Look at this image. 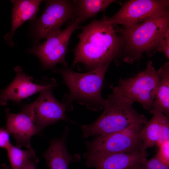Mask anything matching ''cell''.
Wrapping results in <instances>:
<instances>
[{"label": "cell", "mask_w": 169, "mask_h": 169, "mask_svg": "<svg viewBox=\"0 0 169 169\" xmlns=\"http://www.w3.org/2000/svg\"><path fill=\"white\" fill-rule=\"evenodd\" d=\"M160 79L154 100L149 112L151 114L159 112L169 118V63H165L158 70Z\"/></svg>", "instance_id": "cell-17"}, {"label": "cell", "mask_w": 169, "mask_h": 169, "mask_svg": "<svg viewBox=\"0 0 169 169\" xmlns=\"http://www.w3.org/2000/svg\"><path fill=\"white\" fill-rule=\"evenodd\" d=\"M107 64L84 73L75 72L67 68L54 69L60 74L69 90L64 101L70 110L73 102L85 105L92 111L103 109L106 100L101 96L104 77L109 65Z\"/></svg>", "instance_id": "cell-2"}, {"label": "cell", "mask_w": 169, "mask_h": 169, "mask_svg": "<svg viewBox=\"0 0 169 169\" xmlns=\"http://www.w3.org/2000/svg\"><path fill=\"white\" fill-rule=\"evenodd\" d=\"M6 113V129L13 137L17 146L30 148L31 138L39 132L26 105L18 113H11L7 109Z\"/></svg>", "instance_id": "cell-13"}, {"label": "cell", "mask_w": 169, "mask_h": 169, "mask_svg": "<svg viewBox=\"0 0 169 169\" xmlns=\"http://www.w3.org/2000/svg\"><path fill=\"white\" fill-rule=\"evenodd\" d=\"M167 0H131L126 2L114 15L104 17L107 23L126 27L141 22L157 13L168 8Z\"/></svg>", "instance_id": "cell-10"}, {"label": "cell", "mask_w": 169, "mask_h": 169, "mask_svg": "<svg viewBox=\"0 0 169 169\" xmlns=\"http://www.w3.org/2000/svg\"><path fill=\"white\" fill-rule=\"evenodd\" d=\"M168 8L133 25L116 28V31L122 34L125 46L123 60L127 63L138 61L142 54L155 50L157 42L164 32L169 28Z\"/></svg>", "instance_id": "cell-3"}, {"label": "cell", "mask_w": 169, "mask_h": 169, "mask_svg": "<svg viewBox=\"0 0 169 169\" xmlns=\"http://www.w3.org/2000/svg\"><path fill=\"white\" fill-rule=\"evenodd\" d=\"M152 114V117L144 124L140 132L143 151L169 140V118L160 112Z\"/></svg>", "instance_id": "cell-14"}, {"label": "cell", "mask_w": 169, "mask_h": 169, "mask_svg": "<svg viewBox=\"0 0 169 169\" xmlns=\"http://www.w3.org/2000/svg\"><path fill=\"white\" fill-rule=\"evenodd\" d=\"M160 73L149 60L145 69L133 77L120 79L113 91L132 102L141 104L149 111L154 100L160 79Z\"/></svg>", "instance_id": "cell-5"}, {"label": "cell", "mask_w": 169, "mask_h": 169, "mask_svg": "<svg viewBox=\"0 0 169 169\" xmlns=\"http://www.w3.org/2000/svg\"><path fill=\"white\" fill-rule=\"evenodd\" d=\"M146 151L115 153L86 152V165L96 169H138L146 159Z\"/></svg>", "instance_id": "cell-11"}, {"label": "cell", "mask_w": 169, "mask_h": 169, "mask_svg": "<svg viewBox=\"0 0 169 169\" xmlns=\"http://www.w3.org/2000/svg\"><path fill=\"white\" fill-rule=\"evenodd\" d=\"M75 5V17L74 19L80 23L95 17L99 12L104 11L114 0H73Z\"/></svg>", "instance_id": "cell-18"}, {"label": "cell", "mask_w": 169, "mask_h": 169, "mask_svg": "<svg viewBox=\"0 0 169 169\" xmlns=\"http://www.w3.org/2000/svg\"><path fill=\"white\" fill-rule=\"evenodd\" d=\"M169 140L163 142L157 146L158 150L155 155L163 163L169 166Z\"/></svg>", "instance_id": "cell-22"}, {"label": "cell", "mask_w": 169, "mask_h": 169, "mask_svg": "<svg viewBox=\"0 0 169 169\" xmlns=\"http://www.w3.org/2000/svg\"><path fill=\"white\" fill-rule=\"evenodd\" d=\"M156 51L163 53L169 59V28L162 33L159 39L155 48Z\"/></svg>", "instance_id": "cell-20"}, {"label": "cell", "mask_w": 169, "mask_h": 169, "mask_svg": "<svg viewBox=\"0 0 169 169\" xmlns=\"http://www.w3.org/2000/svg\"><path fill=\"white\" fill-rule=\"evenodd\" d=\"M11 169H23L28 161L36 157L34 149L24 150L12 144L6 149Z\"/></svg>", "instance_id": "cell-19"}, {"label": "cell", "mask_w": 169, "mask_h": 169, "mask_svg": "<svg viewBox=\"0 0 169 169\" xmlns=\"http://www.w3.org/2000/svg\"><path fill=\"white\" fill-rule=\"evenodd\" d=\"M16 76L8 86L2 90L0 94V103L5 106L9 100L17 103L30 96L48 89H53L57 84L54 81L47 84H37L33 82V79L24 73L17 66L14 68Z\"/></svg>", "instance_id": "cell-12"}, {"label": "cell", "mask_w": 169, "mask_h": 169, "mask_svg": "<svg viewBox=\"0 0 169 169\" xmlns=\"http://www.w3.org/2000/svg\"><path fill=\"white\" fill-rule=\"evenodd\" d=\"M143 125L134 124L122 131L94 137L86 142V152L115 153L143 151L140 136Z\"/></svg>", "instance_id": "cell-6"}, {"label": "cell", "mask_w": 169, "mask_h": 169, "mask_svg": "<svg viewBox=\"0 0 169 169\" xmlns=\"http://www.w3.org/2000/svg\"><path fill=\"white\" fill-rule=\"evenodd\" d=\"M41 0H13L11 31L4 36L6 40L11 42L16 30L25 21L33 19L39 9Z\"/></svg>", "instance_id": "cell-16"}, {"label": "cell", "mask_w": 169, "mask_h": 169, "mask_svg": "<svg viewBox=\"0 0 169 169\" xmlns=\"http://www.w3.org/2000/svg\"><path fill=\"white\" fill-rule=\"evenodd\" d=\"M10 135L6 128H0V148L7 149L10 145Z\"/></svg>", "instance_id": "cell-23"}, {"label": "cell", "mask_w": 169, "mask_h": 169, "mask_svg": "<svg viewBox=\"0 0 169 169\" xmlns=\"http://www.w3.org/2000/svg\"><path fill=\"white\" fill-rule=\"evenodd\" d=\"M46 2L44 9L34 27L35 34L39 39H46L59 32L64 23L75 17L73 0H50Z\"/></svg>", "instance_id": "cell-8"}, {"label": "cell", "mask_w": 169, "mask_h": 169, "mask_svg": "<svg viewBox=\"0 0 169 169\" xmlns=\"http://www.w3.org/2000/svg\"><path fill=\"white\" fill-rule=\"evenodd\" d=\"M138 169H141L139 168Z\"/></svg>", "instance_id": "cell-25"}, {"label": "cell", "mask_w": 169, "mask_h": 169, "mask_svg": "<svg viewBox=\"0 0 169 169\" xmlns=\"http://www.w3.org/2000/svg\"><path fill=\"white\" fill-rule=\"evenodd\" d=\"M139 168L141 169H169V166L163 163L155 155L149 160L146 159Z\"/></svg>", "instance_id": "cell-21"}, {"label": "cell", "mask_w": 169, "mask_h": 169, "mask_svg": "<svg viewBox=\"0 0 169 169\" xmlns=\"http://www.w3.org/2000/svg\"><path fill=\"white\" fill-rule=\"evenodd\" d=\"M69 131L67 126L60 137L51 140L49 147L43 155L50 169H68L70 163L78 162L80 160L79 154L72 156L68 151L66 141Z\"/></svg>", "instance_id": "cell-15"}, {"label": "cell", "mask_w": 169, "mask_h": 169, "mask_svg": "<svg viewBox=\"0 0 169 169\" xmlns=\"http://www.w3.org/2000/svg\"><path fill=\"white\" fill-rule=\"evenodd\" d=\"M114 26L103 18L83 27L78 36L79 40L74 49L72 67L82 64L90 71L110 64L120 54L124 43Z\"/></svg>", "instance_id": "cell-1"}, {"label": "cell", "mask_w": 169, "mask_h": 169, "mask_svg": "<svg viewBox=\"0 0 169 169\" xmlns=\"http://www.w3.org/2000/svg\"><path fill=\"white\" fill-rule=\"evenodd\" d=\"M80 23L77 19L72 20L65 29L35 46L30 52L38 57L46 68L52 69L59 63H61L65 68H67L65 57L69 40L73 33L80 28Z\"/></svg>", "instance_id": "cell-7"}, {"label": "cell", "mask_w": 169, "mask_h": 169, "mask_svg": "<svg viewBox=\"0 0 169 169\" xmlns=\"http://www.w3.org/2000/svg\"><path fill=\"white\" fill-rule=\"evenodd\" d=\"M52 89L43 90L35 101L26 105L39 132L60 120L73 122L65 114L66 111H70L68 107L66 104L60 102L54 97Z\"/></svg>", "instance_id": "cell-9"}, {"label": "cell", "mask_w": 169, "mask_h": 169, "mask_svg": "<svg viewBox=\"0 0 169 169\" xmlns=\"http://www.w3.org/2000/svg\"><path fill=\"white\" fill-rule=\"evenodd\" d=\"M133 103L113 91L106 100L100 116L91 124L81 125L83 137L105 135L123 130L133 125L145 124L147 119L135 109Z\"/></svg>", "instance_id": "cell-4"}, {"label": "cell", "mask_w": 169, "mask_h": 169, "mask_svg": "<svg viewBox=\"0 0 169 169\" xmlns=\"http://www.w3.org/2000/svg\"><path fill=\"white\" fill-rule=\"evenodd\" d=\"M38 161L36 156L31 158L28 161L23 169H37V165Z\"/></svg>", "instance_id": "cell-24"}]
</instances>
